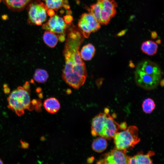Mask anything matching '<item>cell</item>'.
<instances>
[{
    "label": "cell",
    "mask_w": 164,
    "mask_h": 164,
    "mask_svg": "<svg viewBox=\"0 0 164 164\" xmlns=\"http://www.w3.org/2000/svg\"><path fill=\"white\" fill-rule=\"evenodd\" d=\"M67 36L63 53L65 64L62 77L69 86L78 89L84 84L87 73L86 66L79 52L84 37L81 32L73 24H68Z\"/></svg>",
    "instance_id": "1"
},
{
    "label": "cell",
    "mask_w": 164,
    "mask_h": 164,
    "mask_svg": "<svg viewBox=\"0 0 164 164\" xmlns=\"http://www.w3.org/2000/svg\"><path fill=\"white\" fill-rule=\"evenodd\" d=\"M106 108L104 112L100 113L93 119L91 134L94 136H99L108 139L113 138L119 128V125L109 114Z\"/></svg>",
    "instance_id": "2"
},
{
    "label": "cell",
    "mask_w": 164,
    "mask_h": 164,
    "mask_svg": "<svg viewBox=\"0 0 164 164\" xmlns=\"http://www.w3.org/2000/svg\"><path fill=\"white\" fill-rule=\"evenodd\" d=\"M29 93V83L26 82L23 87H18L9 94L7 98L9 108L18 116L23 115L25 110L30 106Z\"/></svg>",
    "instance_id": "3"
},
{
    "label": "cell",
    "mask_w": 164,
    "mask_h": 164,
    "mask_svg": "<svg viewBox=\"0 0 164 164\" xmlns=\"http://www.w3.org/2000/svg\"><path fill=\"white\" fill-rule=\"evenodd\" d=\"M117 4L114 0H97L90 8H87L101 24L107 25L116 15Z\"/></svg>",
    "instance_id": "4"
},
{
    "label": "cell",
    "mask_w": 164,
    "mask_h": 164,
    "mask_svg": "<svg viewBox=\"0 0 164 164\" xmlns=\"http://www.w3.org/2000/svg\"><path fill=\"white\" fill-rule=\"evenodd\" d=\"M113 138L116 148L125 153L140 140L138 136V129L135 126H130L124 131L117 132Z\"/></svg>",
    "instance_id": "5"
},
{
    "label": "cell",
    "mask_w": 164,
    "mask_h": 164,
    "mask_svg": "<svg viewBox=\"0 0 164 164\" xmlns=\"http://www.w3.org/2000/svg\"><path fill=\"white\" fill-rule=\"evenodd\" d=\"M29 21L33 25L40 26L46 21L48 10L40 0H31L28 4Z\"/></svg>",
    "instance_id": "6"
},
{
    "label": "cell",
    "mask_w": 164,
    "mask_h": 164,
    "mask_svg": "<svg viewBox=\"0 0 164 164\" xmlns=\"http://www.w3.org/2000/svg\"><path fill=\"white\" fill-rule=\"evenodd\" d=\"M79 29L84 37H89L91 32H94L101 28V24L90 13L81 15L78 23Z\"/></svg>",
    "instance_id": "7"
},
{
    "label": "cell",
    "mask_w": 164,
    "mask_h": 164,
    "mask_svg": "<svg viewBox=\"0 0 164 164\" xmlns=\"http://www.w3.org/2000/svg\"><path fill=\"white\" fill-rule=\"evenodd\" d=\"M67 25L63 18L54 14L43 25L42 28L46 31L58 35V36L60 35L65 36Z\"/></svg>",
    "instance_id": "8"
},
{
    "label": "cell",
    "mask_w": 164,
    "mask_h": 164,
    "mask_svg": "<svg viewBox=\"0 0 164 164\" xmlns=\"http://www.w3.org/2000/svg\"><path fill=\"white\" fill-rule=\"evenodd\" d=\"M137 84L140 87L147 90L155 87L158 85L161 77L151 75L136 69L135 73Z\"/></svg>",
    "instance_id": "9"
},
{
    "label": "cell",
    "mask_w": 164,
    "mask_h": 164,
    "mask_svg": "<svg viewBox=\"0 0 164 164\" xmlns=\"http://www.w3.org/2000/svg\"><path fill=\"white\" fill-rule=\"evenodd\" d=\"M130 156L125 153L116 148L105 154L98 163L118 164H128Z\"/></svg>",
    "instance_id": "10"
},
{
    "label": "cell",
    "mask_w": 164,
    "mask_h": 164,
    "mask_svg": "<svg viewBox=\"0 0 164 164\" xmlns=\"http://www.w3.org/2000/svg\"><path fill=\"white\" fill-rule=\"evenodd\" d=\"M136 69L151 75L161 77V70L158 66L155 63L149 60L140 62L138 65Z\"/></svg>",
    "instance_id": "11"
},
{
    "label": "cell",
    "mask_w": 164,
    "mask_h": 164,
    "mask_svg": "<svg viewBox=\"0 0 164 164\" xmlns=\"http://www.w3.org/2000/svg\"><path fill=\"white\" fill-rule=\"evenodd\" d=\"M154 155V152L150 151L145 154L142 152H139L133 156L129 157L128 164H152L150 157Z\"/></svg>",
    "instance_id": "12"
},
{
    "label": "cell",
    "mask_w": 164,
    "mask_h": 164,
    "mask_svg": "<svg viewBox=\"0 0 164 164\" xmlns=\"http://www.w3.org/2000/svg\"><path fill=\"white\" fill-rule=\"evenodd\" d=\"M8 8L16 11L23 10L31 0H2Z\"/></svg>",
    "instance_id": "13"
},
{
    "label": "cell",
    "mask_w": 164,
    "mask_h": 164,
    "mask_svg": "<svg viewBox=\"0 0 164 164\" xmlns=\"http://www.w3.org/2000/svg\"><path fill=\"white\" fill-rule=\"evenodd\" d=\"M43 106L47 112L54 113L59 110L60 104L57 99L55 97H51L47 99L44 101Z\"/></svg>",
    "instance_id": "14"
},
{
    "label": "cell",
    "mask_w": 164,
    "mask_h": 164,
    "mask_svg": "<svg viewBox=\"0 0 164 164\" xmlns=\"http://www.w3.org/2000/svg\"><path fill=\"white\" fill-rule=\"evenodd\" d=\"M47 9H52L57 11L62 7L69 9V5H67L65 0H44Z\"/></svg>",
    "instance_id": "15"
},
{
    "label": "cell",
    "mask_w": 164,
    "mask_h": 164,
    "mask_svg": "<svg viewBox=\"0 0 164 164\" xmlns=\"http://www.w3.org/2000/svg\"><path fill=\"white\" fill-rule=\"evenodd\" d=\"M158 46L154 42L149 40L144 42L141 46L143 53L152 56L156 53Z\"/></svg>",
    "instance_id": "16"
},
{
    "label": "cell",
    "mask_w": 164,
    "mask_h": 164,
    "mask_svg": "<svg viewBox=\"0 0 164 164\" xmlns=\"http://www.w3.org/2000/svg\"><path fill=\"white\" fill-rule=\"evenodd\" d=\"M95 52L94 46L91 43H88L82 47L80 54L82 59L85 60H89L93 57Z\"/></svg>",
    "instance_id": "17"
},
{
    "label": "cell",
    "mask_w": 164,
    "mask_h": 164,
    "mask_svg": "<svg viewBox=\"0 0 164 164\" xmlns=\"http://www.w3.org/2000/svg\"><path fill=\"white\" fill-rule=\"evenodd\" d=\"M43 39L45 43L48 46L51 48H54L58 42V35L46 30L43 35Z\"/></svg>",
    "instance_id": "18"
},
{
    "label": "cell",
    "mask_w": 164,
    "mask_h": 164,
    "mask_svg": "<svg viewBox=\"0 0 164 164\" xmlns=\"http://www.w3.org/2000/svg\"><path fill=\"white\" fill-rule=\"evenodd\" d=\"M107 142L105 138L99 137L95 139L92 144V148L94 151L101 152L104 151L107 146Z\"/></svg>",
    "instance_id": "19"
},
{
    "label": "cell",
    "mask_w": 164,
    "mask_h": 164,
    "mask_svg": "<svg viewBox=\"0 0 164 164\" xmlns=\"http://www.w3.org/2000/svg\"><path fill=\"white\" fill-rule=\"evenodd\" d=\"M49 77V75L46 70L38 69L36 70L33 75V78L37 82L43 83L46 82Z\"/></svg>",
    "instance_id": "20"
},
{
    "label": "cell",
    "mask_w": 164,
    "mask_h": 164,
    "mask_svg": "<svg viewBox=\"0 0 164 164\" xmlns=\"http://www.w3.org/2000/svg\"><path fill=\"white\" fill-rule=\"evenodd\" d=\"M155 106L154 101L150 98L145 99L142 104L143 110L147 114L151 113L155 108Z\"/></svg>",
    "instance_id": "21"
},
{
    "label": "cell",
    "mask_w": 164,
    "mask_h": 164,
    "mask_svg": "<svg viewBox=\"0 0 164 164\" xmlns=\"http://www.w3.org/2000/svg\"><path fill=\"white\" fill-rule=\"evenodd\" d=\"M64 21L67 24L71 23L72 21L73 20V18L72 16L67 15L64 16Z\"/></svg>",
    "instance_id": "22"
},
{
    "label": "cell",
    "mask_w": 164,
    "mask_h": 164,
    "mask_svg": "<svg viewBox=\"0 0 164 164\" xmlns=\"http://www.w3.org/2000/svg\"><path fill=\"white\" fill-rule=\"evenodd\" d=\"M47 13L48 15L51 17L55 14L54 10L52 9H48L47 11Z\"/></svg>",
    "instance_id": "23"
},
{
    "label": "cell",
    "mask_w": 164,
    "mask_h": 164,
    "mask_svg": "<svg viewBox=\"0 0 164 164\" xmlns=\"http://www.w3.org/2000/svg\"><path fill=\"white\" fill-rule=\"evenodd\" d=\"M127 124L125 122H123L119 125V128H120L122 129L125 130L127 127Z\"/></svg>",
    "instance_id": "24"
},
{
    "label": "cell",
    "mask_w": 164,
    "mask_h": 164,
    "mask_svg": "<svg viewBox=\"0 0 164 164\" xmlns=\"http://www.w3.org/2000/svg\"><path fill=\"white\" fill-rule=\"evenodd\" d=\"M151 37L153 39H155L157 37V34L155 31H152L151 33Z\"/></svg>",
    "instance_id": "25"
},
{
    "label": "cell",
    "mask_w": 164,
    "mask_h": 164,
    "mask_svg": "<svg viewBox=\"0 0 164 164\" xmlns=\"http://www.w3.org/2000/svg\"><path fill=\"white\" fill-rule=\"evenodd\" d=\"M126 32V30H122L121 31L119 32L116 35V36H121L124 35H125Z\"/></svg>",
    "instance_id": "26"
},
{
    "label": "cell",
    "mask_w": 164,
    "mask_h": 164,
    "mask_svg": "<svg viewBox=\"0 0 164 164\" xmlns=\"http://www.w3.org/2000/svg\"><path fill=\"white\" fill-rule=\"evenodd\" d=\"M129 66L131 68H133L135 67V66L134 64L132 62H131L130 61V62L129 63Z\"/></svg>",
    "instance_id": "27"
},
{
    "label": "cell",
    "mask_w": 164,
    "mask_h": 164,
    "mask_svg": "<svg viewBox=\"0 0 164 164\" xmlns=\"http://www.w3.org/2000/svg\"><path fill=\"white\" fill-rule=\"evenodd\" d=\"M160 84L162 87H163L164 86V79L162 80L160 82Z\"/></svg>",
    "instance_id": "28"
},
{
    "label": "cell",
    "mask_w": 164,
    "mask_h": 164,
    "mask_svg": "<svg viewBox=\"0 0 164 164\" xmlns=\"http://www.w3.org/2000/svg\"><path fill=\"white\" fill-rule=\"evenodd\" d=\"M156 43L158 44H160L161 43V40L160 39H157L156 41Z\"/></svg>",
    "instance_id": "29"
},
{
    "label": "cell",
    "mask_w": 164,
    "mask_h": 164,
    "mask_svg": "<svg viewBox=\"0 0 164 164\" xmlns=\"http://www.w3.org/2000/svg\"><path fill=\"white\" fill-rule=\"evenodd\" d=\"M3 162L0 159V164H3Z\"/></svg>",
    "instance_id": "30"
}]
</instances>
